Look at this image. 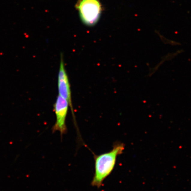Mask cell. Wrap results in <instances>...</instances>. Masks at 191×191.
Masks as SVG:
<instances>
[{"label":"cell","mask_w":191,"mask_h":191,"mask_svg":"<svg viewBox=\"0 0 191 191\" xmlns=\"http://www.w3.org/2000/svg\"><path fill=\"white\" fill-rule=\"evenodd\" d=\"M58 95L68 102L70 104V107L71 109L74 122H76L74 110L73 107L72 101L70 85L68 77L65 69V63H64L63 57L62 54L61 55L60 67H59L58 77Z\"/></svg>","instance_id":"cell-4"},{"label":"cell","mask_w":191,"mask_h":191,"mask_svg":"<svg viewBox=\"0 0 191 191\" xmlns=\"http://www.w3.org/2000/svg\"><path fill=\"white\" fill-rule=\"evenodd\" d=\"M70 104L67 100L58 95L54 105V112L56 116V122L52 127L53 133L59 131L62 138V136L67 133V128L66 119Z\"/></svg>","instance_id":"cell-3"},{"label":"cell","mask_w":191,"mask_h":191,"mask_svg":"<svg viewBox=\"0 0 191 191\" xmlns=\"http://www.w3.org/2000/svg\"><path fill=\"white\" fill-rule=\"evenodd\" d=\"M76 7L82 21L88 26L95 25L102 12V7L99 0H79Z\"/></svg>","instance_id":"cell-2"},{"label":"cell","mask_w":191,"mask_h":191,"mask_svg":"<svg viewBox=\"0 0 191 191\" xmlns=\"http://www.w3.org/2000/svg\"><path fill=\"white\" fill-rule=\"evenodd\" d=\"M125 145L121 142H116L111 151L100 155H94L95 173L91 185L98 188L103 185L104 180L113 171L117 157L123 153Z\"/></svg>","instance_id":"cell-1"}]
</instances>
